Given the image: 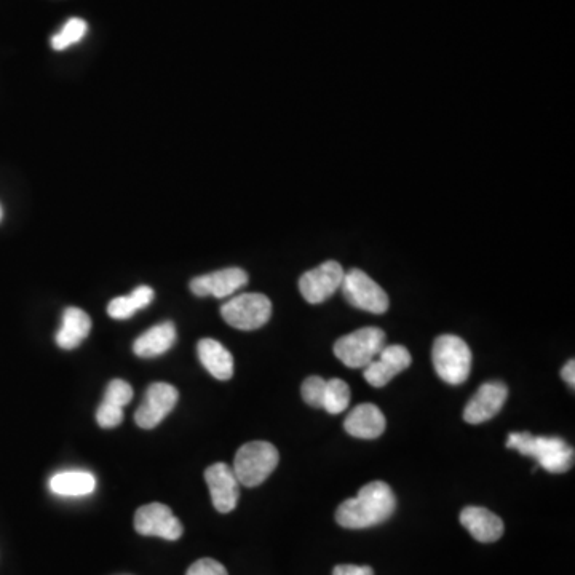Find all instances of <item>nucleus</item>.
<instances>
[{
    "label": "nucleus",
    "instance_id": "nucleus-1",
    "mask_svg": "<svg viewBox=\"0 0 575 575\" xmlns=\"http://www.w3.org/2000/svg\"><path fill=\"white\" fill-rule=\"evenodd\" d=\"M395 508L397 499L389 484L373 481L339 505L336 521L345 529L373 528L392 518Z\"/></svg>",
    "mask_w": 575,
    "mask_h": 575
},
{
    "label": "nucleus",
    "instance_id": "nucleus-2",
    "mask_svg": "<svg viewBox=\"0 0 575 575\" xmlns=\"http://www.w3.org/2000/svg\"><path fill=\"white\" fill-rule=\"evenodd\" d=\"M507 448L534 457L548 473H564L574 465V449L558 437H536L529 432L510 433Z\"/></svg>",
    "mask_w": 575,
    "mask_h": 575
},
{
    "label": "nucleus",
    "instance_id": "nucleus-3",
    "mask_svg": "<svg viewBox=\"0 0 575 575\" xmlns=\"http://www.w3.org/2000/svg\"><path fill=\"white\" fill-rule=\"evenodd\" d=\"M432 361L441 381L460 385L470 376L472 352L464 339L454 334H443L433 342Z\"/></svg>",
    "mask_w": 575,
    "mask_h": 575
},
{
    "label": "nucleus",
    "instance_id": "nucleus-4",
    "mask_svg": "<svg viewBox=\"0 0 575 575\" xmlns=\"http://www.w3.org/2000/svg\"><path fill=\"white\" fill-rule=\"evenodd\" d=\"M278 460L280 454L274 445L267 441H251L238 449L232 470L242 486L256 488L272 475Z\"/></svg>",
    "mask_w": 575,
    "mask_h": 575
},
{
    "label": "nucleus",
    "instance_id": "nucleus-5",
    "mask_svg": "<svg viewBox=\"0 0 575 575\" xmlns=\"http://www.w3.org/2000/svg\"><path fill=\"white\" fill-rule=\"evenodd\" d=\"M385 347V333L381 328H361L345 334L334 344V355L347 368L363 369L379 355Z\"/></svg>",
    "mask_w": 575,
    "mask_h": 575
},
{
    "label": "nucleus",
    "instance_id": "nucleus-6",
    "mask_svg": "<svg viewBox=\"0 0 575 575\" xmlns=\"http://www.w3.org/2000/svg\"><path fill=\"white\" fill-rule=\"evenodd\" d=\"M221 315L224 322L235 330H259L272 317V302L266 294H238L221 307Z\"/></svg>",
    "mask_w": 575,
    "mask_h": 575
},
{
    "label": "nucleus",
    "instance_id": "nucleus-7",
    "mask_svg": "<svg viewBox=\"0 0 575 575\" xmlns=\"http://www.w3.org/2000/svg\"><path fill=\"white\" fill-rule=\"evenodd\" d=\"M341 290L350 306L357 309L376 315L385 314L389 310V296L363 270L350 269L345 272Z\"/></svg>",
    "mask_w": 575,
    "mask_h": 575
},
{
    "label": "nucleus",
    "instance_id": "nucleus-8",
    "mask_svg": "<svg viewBox=\"0 0 575 575\" xmlns=\"http://www.w3.org/2000/svg\"><path fill=\"white\" fill-rule=\"evenodd\" d=\"M344 275V267L336 261H326L315 269L307 270L306 274L299 278L302 298L309 304H322L336 291L341 290Z\"/></svg>",
    "mask_w": 575,
    "mask_h": 575
},
{
    "label": "nucleus",
    "instance_id": "nucleus-9",
    "mask_svg": "<svg viewBox=\"0 0 575 575\" xmlns=\"http://www.w3.org/2000/svg\"><path fill=\"white\" fill-rule=\"evenodd\" d=\"M178 398V389L167 382H155L149 385L143 403L136 409V424L141 429H154L175 409Z\"/></svg>",
    "mask_w": 575,
    "mask_h": 575
},
{
    "label": "nucleus",
    "instance_id": "nucleus-10",
    "mask_svg": "<svg viewBox=\"0 0 575 575\" xmlns=\"http://www.w3.org/2000/svg\"><path fill=\"white\" fill-rule=\"evenodd\" d=\"M135 529L141 536L162 537L165 540H178L183 536V524L173 515L167 505H144L135 515Z\"/></svg>",
    "mask_w": 575,
    "mask_h": 575
},
{
    "label": "nucleus",
    "instance_id": "nucleus-11",
    "mask_svg": "<svg viewBox=\"0 0 575 575\" xmlns=\"http://www.w3.org/2000/svg\"><path fill=\"white\" fill-rule=\"evenodd\" d=\"M411 353L403 345H385L368 366L363 368V377L373 387H384L393 377L411 366Z\"/></svg>",
    "mask_w": 575,
    "mask_h": 575
},
{
    "label": "nucleus",
    "instance_id": "nucleus-12",
    "mask_svg": "<svg viewBox=\"0 0 575 575\" xmlns=\"http://www.w3.org/2000/svg\"><path fill=\"white\" fill-rule=\"evenodd\" d=\"M205 480L210 489L211 500L219 513H230L237 507L240 497V481L234 470L224 462L213 464L205 470Z\"/></svg>",
    "mask_w": 575,
    "mask_h": 575
},
{
    "label": "nucleus",
    "instance_id": "nucleus-13",
    "mask_svg": "<svg viewBox=\"0 0 575 575\" xmlns=\"http://www.w3.org/2000/svg\"><path fill=\"white\" fill-rule=\"evenodd\" d=\"M248 283V274L240 267H229V269L216 270L211 274L195 277L191 282V291L199 298L223 299L229 298L232 294L242 290Z\"/></svg>",
    "mask_w": 575,
    "mask_h": 575
},
{
    "label": "nucleus",
    "instance_id": "nucleus-14",
    "mask_svg": "<svg viewBox=\"0 0 575 575\" xmlns=\"http://www.w3.org/2000/svg\"><path fill=\"white\" fill-rule=\"evenodd\" d=\"M507 385L502 382H486L476 390L472 400L468 401L464 409L465 422L472 425L491 421L504 408L507 401Z\"/></svg>",
    "mask_w": 575,
    "mask_h": 575
},
{
    "label": "nucleus",
    "instance_id": "nucleus-15",
    "mask_svg": "<svg viewBox=\"0 0 575 575\" xmlns=\"http://www.w3.org/2000/svg\"><path fill=\"white\" fill-rule=\"evenodd\" d=\"M460 523L481 544H491L504 534V521L488 508L467 507L460 513Z\"/></svg>",
    "mask_w": 575,
    "mask_h": 575
},
{
    "label": "nucleus",
    "instance_id": "nucleus-16",
    "mask_svg": "<svg viewBox=\"0 0 575 575\" xmlns=\"http://www.w3.org/2000/svg\"><path fill=\"white\" fill-rule=\"evenodd\" d=\"M385 416L381 409L371 403L358 405L345 417V432L361 440H376L385 432Z\"/></svg>",
    "mask_w": 575,
    "mask_h": 575
},
{
    "label": "nucleus",
    "instance_id": "nucleus-17",
    "mask_svg": "<svg viewBox=\"0 0 575 575\" xmlns=\"http://www.w3.org/2000/svg\"><path fill=\"white\" fill-rule=\"evenodd\" d=\"M92 331V320L87 312L79 307H68L63 312L60 330L56 333V344L61 349L72 350L79 347Z\"/></svg>",
    "mask_w": 575,
    "mask_h": 575
},
{
    "label": "nucleus",
    "instance_id": "nucleus-18",
    "mask_svg": "<svg viewBox=\"0 0 575 575\" xmlns=\"http://www.w3.org/2000/svg\"><path fill=\"white\" fill-rule=\"evenodd\" d=\"M197 353L202 365L218 381H229L234 376V357L221 342L202 339L197 344Z\"/></svg>",
    "mask_w": 575,
    "mask_h": 575
},
{
    "label": "nucleus",
    "instance_id": "nucleus-19",
    "mask_svg": "<svg viewBox=\"0 0 575 575\" xmlns=\"http://www.w3.org/2000/svg\"><path fill=\"white\" fill-rule=\"evenodd\" d=\"M176 342V328L171 322H163L141 334L133 344V352L141 358L159 357Z\"/></svg>",
    "mask_w": 575,
    "mask_h": 575
},
{
    "label": "nucleus",
    "instance_id": "nucleus-20",
    "mask_svg": "<svg viewBox=\"0 0 575 575\" xmlns=\"http://www.w3.org/2000/svg\"><path fill=\"white\" fill-rule=\"evenodd\" d=\"M50 489L56 496L82 497L92 494L96 489V478L85 470H68L56 473L50 480Z\"/></svg>",
    "mask_w": 575,
    "mask_h": 575
},
{
    "label": "nucleus",
    "instance_id": "nucleus-21",
    "mask_svg": "<svg viewBox=\"0 0 575 575\" xmlns=\"http://www.w3.org/2000/svg\"><path fill=\"white\" fill-rule=\"evenodd\" d=\"M152 301H154V290L151 286H138L128 296L112 299L109 302L108 314L114 320H127V318L133 317L138 310L149 306Z\"/></svg>",
    "mask_w": 575,
    "mask_h": 575
},
{
    "label": "nucleus",
    "instance_id": "nucleus-22",
    "mask_svg": "<svg viewBox=\"0 0 575 575\" xmlns=\"http://www.w3.org/2000/svg\"><path fill=\"white\" fill-rule=\"evenodd\" d=\"M350 398H352V393H350L349 385L341 379H330L326 381L322 409L330 414L344 413L345 409L349 408Z\"/></svg>",
    "mask_w": 575,
    "mask_h": 575
},
{
    "label": "nucleus",
    "instance_id": "nucleus-23",
    "mask_svg": "<svg viewBox=\"0 0 575 575\" xmlns=\"http://www.w3.org/2000/svg\"><path fill=\"white\" fill-rule=\"evenodd\" d=\"M87 31L88 26L84 20H80V18H71V20L64 23L61 31L56 32L55 36L52 37L53 50L63 52L66 48L79 44L80 40L84 39Z\"/></svg>",
    "mask_w": 575,
    "mask_h": 575
},
{
    "label": "nucleus",
    "instance_id": "nucleus-24",
    "mask_svg": "<svg viewBox=\"0 0 575 575\" xmlns=\"http://www.w3.org/2000/svg\"><path fill=\"white\" fill-rule=\"evenodd\" d=\"M326 381L323 377H307L301 387L302 398L312 408H322L325 397Z\"/></svg>",
    "mask_w": 575,
    "mask_h": 575
},
{
    "label": "nucleus",
    "instance_id": "nucleus-25",
    "mask_svg": "<svg viewBox=\"0 0 575 575\" xmlns=\"http://www.w3.org/2000/svg\"><path fill=\"white\" fill-rule=\"evenodd\" d=\"M131 398H133L131 385L128 382L120 381V379H114V381L109 382L108 389L104 392L103 401L109 405L125 408L130 403Z\"/></svg>",
    "mask_w": 575,
    "mask_h": 575
},
{
    "label": "nucleus",
    "instance_id": "nucleus-26",
    "mask_svg": "<svg viewBox=\"0 0 575 575\" xmlns=\"http://www.w3.org/2000/svg\"><path fill=\"white\" fill-rule=\"evenodd\" d=\"M96 421H98V424H100V427H103V429H114L117 425L122 424L123 408L109 405V403L103 401L98 411H96Z\"/></svg>",
    "mask_w": 575,
    "mask_h": 575
},
{
    "label": "nucleus",
    "instance_id": "nucleus-27",
    "mask_svg": "<svg viewBox=\"0 0 575 575\" xmlns=\"http://www.w3.org/2000/svg\"><path fill=\"white\" fill-rule=\"evenodd\" d=\"M186 575H229L223 564L218 561L210 560V558H203V560L195 561L192 564Z\"/></svg>",
    "mask_w": 575,
    "mask_h": 575
},
{
    "label": "nucleus",
    "instance_id": "nucleus-28",
    "mask_svg": "<svg viewBox=\"0 0 575 575\" xmlns=\"http://www.w3.org/2000/svg\"><path fill=\"white\" fill-rule=\"evenodd\" d=\"M333 575H374L373 569L369 566H353V564H341L336 566Z\"/></svg>",
    "mask_w": 575,
    "mask_h": 575
},
{
    "label": "nucleus",
    "instance_id": "nucleus-29",
    "mask_svg": "<svg viewBox=\"0 0 575 575\" xmlns=\"http://www.w3.org/2000/svg\"><path fill=\"white\" fill-rule=\"evenodd\" d=\"M561 377H563L564 382L574 389L575 387V361L569 360L566 365H564L563 371H561Z\"/></svg>",
    "mask_w": 575,
    "mask_h": 575
},
{
    "label": "nucleus",
    "instance_id": "nucleus-30",
    "mask_svg": "<svg viewBox=\"0 0 575 575\" xmlns=\"http://www.w3.org/2000/svg\"><path fill=\"white\" fill-rule=\"evenodd\" d=\"M2 216H4V211H2V207H0V221H2Z\"/></svg>",
    "mask_w": 575,
    "mask_h": 575
}]
</instances>
